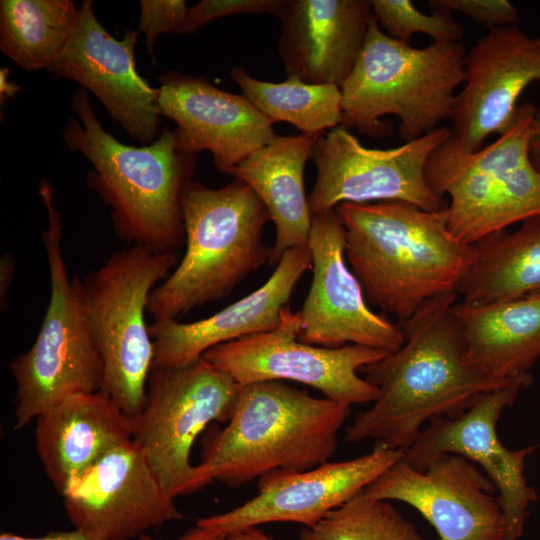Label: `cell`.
Returning a JSON list of instances; mask_svg holds the SVG:
<instances>
[{"label":"cell","mask_w":540,"mask_h":540,"mask_svg":"<svg viewBox=\"0 0 540 540\" xmlns=\"http://www.w3.org/2000/svg\"><path fill=\"white\" fill-rule=\"evenodd\" d=\"M457 298L450 291L426 301L398 323L402 346L361 369L379 396L346 427V441L373 440L404 452L425 422L455 418L485 393L517 380L493 379L466 361L463 328L453 310Z\"/></svg>","instance_id":"obj_1"},{"label":"cell","mask_w":540,"mask_h":540,"mask_svg":"<svg viewBox=\"0 0 540 540\" xmlns=\"http://www.w3.org/2000/svg\"><path fill=\"white\" fill-rule=\"evenodd\" d=\"M346 261L367 299L399 322L426 301L456 291L473 259V245L447 227L445 210L401 201L340 203Z\"/></svg>","instance_id":"obj_2"},{"label":"cell","mask_w":540,"mask_h":540,"mask_svg":"<svg viewBox=\"0 0 540 540\" xmlns=\"http://www.w3.org/2000/svg\"><path fill=\"white\" fill-rule=\"evenodd\" d=\"M63 140L92 165L87 184L111 209L116 234L132 245L177 252L185 243L181 198L194 180L197 155L181 152L175 132L163 128L148 145L123 144L107 132L89 95L78 89Z\"/></svg>","instance_id":"obj_3"},{"label":"cell","mask_w":540,"mask_h":540,"mask_svg":"<svg viewBox=\"0 0 540 540\" xmlns=\"http://www.w3.org/2000/svg\"><path fill=\"white\" fill-rule=\"evenodd\" d=\"M350 406L316 398L282 381L239 387L233 414L205 447L206 478L239 487L273 473L328 462Z\"/></svg>","instance_id":"obj_4"},{"label":"cell","mask_w":540,"mask_h":540,"mask_svg":"<svg viewBox=\"0 0 540 540\" xmlns=\"http://www.w3.org/2000/svg\"><path fill=\"white\" fill-rule=\"evenodd\" d=\"M181 209L185 252L171 274L150 294L154 323L175 321L195 307L228 295L253 271L269 262L263 239L270 215L244 181L209 188L192 180Z\"/></svg>","instance_id":"obj_5"},{"label":"cell","mask_w":540,"mask_h":540,"mask_svg":"<svg viewBox=\"0 0 540 540\" xmlns=\"http://www.w3.org/2000/svg\"><path fill=\"white\" fill-rule=\"evenodd\" d=\"M465 46L462 42H433L424 48L389 37L374 17L362 51L341 85V125L371 137L392 133L380 120L400 119L404 142L417 139L450 117L465 80Z\"/></svg>","instance_id":"obj_6"},{"label":"cell","mask_w":540,"mask_h":540,"mask_svg":"<svg viewBox=\"0 0 540 540\" xmlns=\"http://www.w3.org/2000/svg\"><path fill=\"white\" fill-rule=\"evenodd\" d=\"M537 108L518 106L509 127L479 150L469 151L451 136L431 153L427 182L449 196L447 227L454 238L473 245L540 214V173L529 155Z\"/></svg>","instance_id":"obj_7"},{"label":"cell","mask_w":540,"mask_h":540,"mask_svg":"<svg viewBox=\"0 0 540 540\" xmlns=\"http://www.w3.org/2000/svg\"><path fill=\"white\" fill-rule=\"evenodd\" d=\"M39 195L47 212L42 235L50 295L38 335L9 364L16 383L15 428L21 429L65 397L100 391L103 362L86 310L82 279L68 275L62 251V222L46 179Z\"/></svg>","instance_id":"obj_8"},{"label":"cell","mask_w":540,"mask_h":540,"mask_svg":"<svg viewBox=\"0 0 540 540\" xmlns=\"http://www.w3.org/2000/svg\"><path fill=\"white\" fill-rule=\"evenodd\" d=\"M177 252L130 245L82 279L90 328L104 375L101 391L131 420L142 411L154 348L145 321L151 292L177 266Z\"/></svg>","instance_id":"obj_9"},{"label":"cell","mask_w":540,"mask_h":540,"mask_svg":"<svg viewBox=\"0 0 540 540\" xmlns=\"http://www.w3.org/2000/svg\"><path fill=\"white\" fill-rule=\"evenodd\" d=\"M239 387L203 357L182 367L152 368L144 407L132 420L133 442L171 498L211 483L192 464L191 450L209 424L229 421Z\"/></svg>","instance_id":"obj_10"},{"label":"cell","mask_w":540,"mask_h":540,"mask_svg":"<svg viewBox=\"0 0 540 540\" xmlns=\"http://www.w3.org/2000/svg\"><path fill=\"white\" fill-rule=\"evenodd\" d=\"M451 134L442 126L388 149L362 145L343 125L319 135L311 156L316 166L308 196L311 215L344 202L401 201L426 211L445 210L448 202L431 189L425 168L434 149Z\"/></svg>","instance_id":"obj_11"},{"label":"cell","mask_w":540,"mask_h":540,"mask_svg":"<svg viewBox=\"0 0 540 540\" xmlns=\"http://www.w3.org/2000/svg\"><path fill=\"white\" fill-rule=\"evenodd\" d=\"M301 327L299 312L286 306L275 329L219 344L202 357L240 386L294 381L348 406L377 399L378 388L358 371L389 353L362 345L327 348L307 344L298 339Z\"/></svg>","instance_id":"obj_12"},{"label":"cell","mask_w":540,"mask_h":540,"mask_svg":"<svg viewBox=\"0 0 540 540\" xmlns=\"http://www.w3.org/2000/svg\"><path fill=\"white\" fill-rule=\"evenodd\" d=\"M531 382V376L517 379L485 393L455 418L431 420L402 456L404 462L420 471L446 454L459 455L479 465L496 487L504 540L522 537L529 507L537 500V492L528 485L524 474L526 459L537 446L506 447L498 436L497 422L503 410L513 405Z\"/></svg>","instance_id":"obj_13"},{"label":"cell","mask_w":540,"mask_h":540,"mask_svg":"<svg viewBox=\"0 0 540 540\" xmlns=\"http://www.w3.org/2000/svg\"><path fill=\"white\" fill-rule=\"evenodd\" d=\"M308 247L312 282L299 315L304 343L338 348L362 345L392 353L404 336L399 324L367 304L345 257V229L335 208L311 215Z\"/></svg>","instance_id":"obj_14"},{"label":"cell","mask_w":540,"mask_h":540,"mask_svg":"<svg viewBox=\"0 0 540 540\" xmlns=\"http://www.w3.org/2000/svg\"><path fill=\"white\" fill-rule=\"evenodd\" d=\"M61 496L74 529L94 540H129L183 518L133 441L71 477Z\"/></svg>","instance_id":"obj_15"},{"label":"cell","mask_w":540,"mask_h":540,"mask_svg":"<svg viewBox=\"0 0 540 540\" xmlns=\"http://www.w3.org/2000/svg\"><path fill=\"white\" fill-rule=\"evenodd\" d=\"M362 495L417 510L440 540H504V521L492 481L468 459L446 454L423 471L402 459Z\"/></svg>","instance_id":"obj_16"},{"label":"cell","mask_w":540,"mask_h":540,"mask_svg":"<svg viewBox=\"0 0 540 540\" xmlns=\"http://www.w3.org/2000/svg\"><path fill=\"white\" fill-rule=\"evenodd\" d=\"M138 30L116 39L97 19L93 1L83 0L69 40L48 71L92 92L109 115L142 145L161 128L158 89L141 77L135 64Z\"/></svg>","instance_id":"obj_17"},{"label":"cell","mask_w":540,"mask_h":540,"mask_svg":"<svg viewBox=\"0 0 540 540\" xmlns=\"http://www.w3.org/2000/svg\"><path fill=\"white\" fill-rule=\"evenodd\" d=\"M402 456L401 451L375 443L371 452L351 460L265 475L258 481L255 497L227 512L200 518L196 525L225 535L272 522L312 527L362 492Z\"/></svg>","instance_id":"obj_18"},{"label":"cell","mask_w":540,"mask_h":540,"mask_svg":"<svg viewBox=\"0 0 540 540\" xmlns=\"http://www.w3.org/2000/svg\"><path fill=\"white\" fill-rule=\"evenodd\" d=\"M540 80V45L516 25L489 29L465 57L463 88L450 114L452 136L466 150L510 125L524 89Z\"/></svg>","instance_id":"obj_19"},{"label":"cell","mask_w":540,"mask_h":540,"mask_svg":"<svg viewBox=\"0 0 540 540\" xmlns=\"http://www.w3.org/2000/svg\"><path fill=\"white\" fill-rule=\"evenodd\" d=\"M158 107L173 120L178 149L209 151L214 166L227 173L277 135L273 123L243 94L214 86L203 76L169 70L158 76Z\"/></svg>","instance_id":"obj_20"},{"label":"cell","mask_w":540,"mask_h":540,"mask_svg":"<svg viewBox=\"0 0 540 540\" xmlns=\"http://www.w3.org/2000/svg\"><path fill=\"white\" fill-rule=\"evenodd\" d=\"M311 268L308 244L296 246L284 253L262 286L212 316L189 323L153 322L152 368L186 366L219 344L275 329L295 286Z\"/></svg>","instance_id":"obj_21"},{"label":"cell","mask_w":540,"mask_h":540,"mask_svg":"<svg viewBox=\"0 0 540 540\" xmlns=\"http://www.w3.org/2000/svg\"><path fill=\"white\" fill-rule=\"evenodd\" d=\"M372 17L371 0H286L277 47L287 77L341 87Z\"/></svg>","instance_id":"obj_22"},{"label":"cell","mask_w":540,"mask_h":540,"mask_svg":"<svg viewBox=\"0 0 540 540\" xmlns=\"http://www.w3.org/2000/svg\"><path fill=\"white\" fill-rule=\"evenodd\" d=\"M35 447L61 495L74 475L133 441V423L104 392L71 394L36 418Z\"/></svg>","instance_id":"obj_23"},{"label":"cell","mask_w":540,"mask_h":540,"mask_svg":"<svg viewBox=\"0 0 540 540\" xmlns=\"http://www.w3.org/2000/svg\"><path fill=\"white\" fill-rule=\"evenodd\" d=\"M318 136H276L228 172L250 186L270 215L275 226L271 265L289 249L308 244L312 220L304 167Z\"/></svg>","instance_id":"obj_24"},{"label":"cell","mask_w":540,"mask_h":540,"mask_svg":"<svg viewBox=\"0 0 540 540\" xmlns=\"http://www.w3.org/2000/svg\"><path fill=\"white\" fill-rule=\"evenodd\" d=\"M453 310L463 328L469 364L501 381L531 376L540 358V296L457 302Z\"/></svg>","instance_id":"obj_25"},{"label":"cell","mask_w":540,"mask_h":540,"mask_svg":"<svg viewBox=\"0 0 540 540\" xmlns=\"http://www.w3.org/2000/svg\"><path fill=\"white\" fill-rule=\"evenodd\" d=\"M473 262L460 282L462 302L487 304L540 296V214L519 229L499 231L473 244Z\"/></svg>","instance_id":"obj_26"},{"label":"cell","mask_w":540,"mask_h":540,"mask_svg":"<svg viewBox=\"0 0 540 540\" xmlns=\"http://www.w3.org/2000/svg\"><path fill=\"white\" fill-rule=\"evenodd\" d=\"M78 10L71 0H1L2 53L24 70H48L69 40Z\"/></svg>","instance_id":"obj_27"},{"label":"cell","mask_w":540,"mask_h":540,"mask_svg":"<svg viewBox=\"0 0 540 540\" xmlns=\"http://www.w3.org/2000/svg\"><path fill=\"white\" fill-rule=\"evenodd\" d=\"M231 78L242 94L273 124L287 122L301 134L318 136L341 125L342 96L339 86L303 82L295 76L283 82H267L235 66Z\"/></svg>","instance_id":"obj_28"},{"label":"cell","mask_w":540,"mask_h":540,"mask_svg":"<svg viewBox=\"0 0 540 540\" xmlns=\"http://www.w3.org/2000/svg\"><path fill=\"white\" fill-rule=\"evenodd\" d=\"M299 540H426L390 501L371 500L360 492L328 513Z\"/></svg>","instance_id":"obj_29"},{"label":"cell","mask_w":540,"mask_h":540,"mask_svg":"<svg viewBox=\"0 0 540 540\" xmlns=\"http://www.w3.org/2000/svg\"><path fill=\"white\" fill-rule=\"evenodd\" d=\"M372 14L385 33L409 44L413 36L423 33L433 42H461L464 30L451 13L434 10L425 14L410 0H371Z\"/></svg>","instance_id":"obj_30"},{"label":"cell","mask_w":540,"mask_h":540,"mask_svg":"<svg viewBox=\"0 0 540 540\" xmlns=\"http://www.w3.org/2000/svg\"><path fill=\"white\" fill-rule=\"evenodd\" d=\"M286 0H202L188 7L181 34L199 30L218 18L238 14H271L279 18Z\"/></svg>","instance_id":"obj_31"},{"label":"cell","mask_w":540,"mask_h":540,"mask_svg":"<svg viewBox=\"0 0 540 540\" xmlns=\"http://www.w3.org/2000/svg\"><path fill=\"white\" fill-rule=\"evenodd\" d=\"M138 31L145 34V44L154 60V46L162 33H178L186 18L188 6L184 0H141Z\"/></svg>","instance_id":"obj_32"},{"label":"cell","mask_w":540,"mask_h":540,"mask_svg":"<svg viewBox=\"0 0 540 540\" xmlns=\"http://www.w3.org/2000/svg\"><path fill=\"white\" fill-rule=\"evenodd\" d=\"M428 6L433 11L462 13L488 30L513 26L519 20L518 9L507 0H430Z\"/></svg>","instance_id":"obj_33"},{"label":"cell","mask_w":540,"mask_h":540,"mask_svg":"<svg viewBox=\"0 0 540 540\" xmlns=\"http://www.w3.org/2000/svg\"><path fill=\"white\" fill-rule=\"evenodd\" d=\"M15 271V260L9 253H4L0 260V304L1 310L6 308L7 295L12 284Z\"/></svg>","instance_id":"obj_34"},{"label":"cell","mask_w":540,"mask_h":540,"mask_svg":"<svg viewBox=\"0 0 540 540\" xmlns=\"http://www.w3.org/2000/svg\"><path fill=\"white\" fill-rule=\"evenodd\" d=\"M0 540H94L79 530L51 532L38 537H26L11 532H2Z\"/></svg>","instance_id":"obj_35"},{"label":"cell","mask_w":540,"mask_h":540,"mask_svg":"<svg viewBox=\"0 0 540 540\" xmlns=\"http://www.w3.org/2000/svg\"><path fill=\"white\" fill-rule=\"evenodd\" d=\"M138 538L139 540H161L146 534H142ZM171 540H226V535L202 528L195 524L194 527L186 530L182 535Z\"/></svg>","instance_id":"obj_36"},{"label":"cell","mask_w":540,"mask_h":540,"mask_svg":"<svg viewBox=\"0 0 540 540\" xmlns=\"http://www.w3.org/2000/svg\"><path fill=\"white\" fill-rule=\"evenodd\" d=\"M529 155L533 166L540 173V108L537 109L532 124Z\"/></svg>","instance_id":"obj_37"},{"label":"cell","mask_w":540,"mask_h":540,"mask_svg":"<svg viewBox=\"0 0 540 540\" xmlns=\"http://www.w3.org/2000/svg\"><path fill=\"white\" fill-rule=\"evenodd\" d=\"M10 70L9 68L2 67L0 69V102L7 101L13 98L20 90L19 86L9 80Z\"/></svg>","instance_id":"obj_38"},{"label":"cell","mask_w":540,"mask_h":540,"mask_svg":"<svg viewBox=\"0 0 540 540\" xmlns=\"http://www.w3.org/2000/svg\"><path fill=\"white\" fill-rule=\"evenodd\" d=\"M226 540H272L258 527H248L231 532L226 535Z\"/></svg>","instance_id":"obj_39"},{"label":"cell","mask_w":540,"mask_h":540,"mask_svg":"<svg viewBox=\"0 0 540 540\" xmlns=\"http://www.w3.org/2000/svg\"><path fill=\"white\" fill-rule=\"evenodd\" d=\"M537 42H538V44L540 45V38H537Z\"/></svg>","instance_id":"obj_40"},{"label":"cell","mask_w":540,"mask_h":540,"mask_svg":"<svg viewBox=\"0 0 540 540\" xmlns=\"http://www.w3.org/2000/svg\"><path fill=\"white\" fill-rule=\"evenodd\" d=\"M539 394H540V392H539Z\"/></svg>","instance_id":"obj_41"}]
</instances>
